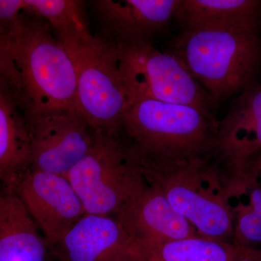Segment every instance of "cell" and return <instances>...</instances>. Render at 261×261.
Wrapping results in <instances>:
<instances>
[{
    "mask_svg": "<svg viewBox=\"0 0 261 261\" xmlns=\"http://www.w3.org/2000/svg\"><path fill=\"white\" fill-rule=\"evenodd\" d=\"M219 120L192 106L128 103L117 138L143 174L205 167L215 159Z\"/></svg>",
    "mask_w": 261,
    "mask_h": 261,
    "instance_id": "1",
    "label": "cell"
},
{
    "mask_svg": "<svg viewBox=\"0 0 261 261\" xmlns=\"http://www.w3.org/2000/svg\"><path fill=\"white\" fill-rule=\"evenodd\" d=\"M0 85L25 115L76 109L69 55L47 20L25 10L10 28L0 29Z\"/></svg>",
    "mask_w": 261,
    "mask_h": 261,
    "instance_id": "2",
    "label": "cell"
},
{
    "mask_svg": "<svg viewBox=\"0 0 261 261\" xmlns=\"http://www.w3.org/2000/svg\"><path fill=\"white\" fill-rule=\"evenodd\" d=\"M179 58L214 106L254 84L261 63L258 30L181 32L168 50Z\"/></svg>",
    "mask_w": 261,
    "mask_h": 261,
    "instance_id": "3",
    "label": "cell"
},
{
    "mask_svg": "<svg viewBox=\"0 0 261 261\" xmlns=\"http://www.w3.org/2000/svg\"><path fill=\"white\" fill-rule=\"evenodd\" d=\"M55 34L74 66L77 111L94 129L117 136L128 105L118 46L91 34L88 27Z\"/></svg>",
    "mask_w": 261,
    "mask_h": 261,
    "instance_id": "4",
    "label": "cell"
},
{
    "mask_svg": "<svg viewBox=\"0 0 261 261\" xmlns=\"http://www.w3.org/2000/svg\"><path fill=\"white\" fill-rule=\"evenodd\" d=\"M65 177L83 204L86 214L116 217L147 186L116 136L97 132L88 153Z\"/></svg>",
    "mask_w": 261,
    "mask_h": 261,
    "instance_id": "5",
    "label": "cell"
},
{
    "mask_svg": "<svg viewBox=\"0 0 261 261\" xmlns=\"http://www.w3.org/2000/svg\"><path fill=\"white\" fill-rule=\"evenodd\" d=\"M128 103L154 100L192 106L214 116V105L179 58L151 42L118 46Z\"/></svg>",
    "mask_w": 261,
    "mask_h": 261,
    "instance_id": "6",
    "label": "cell"
},
{
    "mask_svg": "<svg viewBox=\"0 0 261 261\" xmlns=\"http://www.w3.org/2000/svg\"><path fill=\"white\" fill-rule=\"evenodd\" d=\"M176 212L203 238L234 243L233 215L224 194L219 163L170 174H144Z\"/></svg>",
    "mask_w": 261,
    "mask_h": 261,
    "instance_id": "7",
    "label": "cell"
},
{
    "mask_svg": "<svg viewBox=\"0 0 261 261\" xmlns=\"http://www.w3.org/2000/svg\"><path fill=\"white\" fill-rule=\"evenodd\" d=\"M33 169L66 176L93 145L97 130L76 109L25 115Z\"/></svg>",
    "mask_w": 261,
    "mask_h": 261,
    "instance_id": "8",
    "label": "cell"
},
{
    "mask_svg": "<svg viewBox=\"0 0 261 261\" xmlns=\"http://www.w3.org/2000/svg\"><path fill=\"white\" fill-rule=\"evenodd\" d=\"M15 193L23 201L48 245L58 243L86 214L74 189L62 175L31 168Z\"/></svg>",
    "mask_w": 261,
    "mask_h": 261,
    "instance_id": "9",
    "label": "cell"
},
{
    "mask_svg": "<svg viewBox=\"0 0 261 261\" xmlns=\"http://www.w3.org/2000/svg\"><path fill=\"white\" fill-rule=\"evenodd\" d=\"M48 246L51 261H134L137 251L116 218L89 214Z\"/></svg>",
    "mask_w": 261,
    "mask_h": 261,
    "instance_id": "10",
    "label": "cell"
},
{
    "mask_svg": "<svg viewBox=\"0 0 261 261\" xmlns=\"http://www.w3.org/2000/svg\"><path fill=\"white\" fill-rule=\"evenodd\" d=\"M181 0H98L94 9L103 39L116 46L151 42L166 29Z\"/></svg>",
    "mask_w": 261,
    "mask_h": 261,
    "instance_id": "11",
    "label": "cell"
},
{
    "mask_svg": "<svg viewBox=\"0 0 261 261\" xmlns=\"http://www.w3.org/2000/svg\"><path fill=\"white\" fill-rule=\"evenodd\" d=\"M115 218L134 240L137 250L200 236L159 187L148 183Z\"/></svg>",
    "mask_w": 261,
    "mask_h": 261,
    "instance_id": "12",
    "label": "cell"
},
{
    "mask_svg": "<svg viewBox=\"0 0 261 261\" xmlns=\"http://www.w3.org/2000/svg\"><path fill=\"white\" fill-rule=\"evenodd\" d=\"M261 153V84L240 92L219 121L215 159L228 167L240 166Z\"/></svg>",
    "mask_w": 261,
    "mask_h": 261,
    "instance_id": "13",
    "label": "cell"
},
{
    "mask_svg": "<svg viewBox=\"0 0 261 261\" xmlns=\"http://www.w3.org/2000/svg\"><path fill=\"white\" fill-rule=\"evenodd\" d=\"M32 166L27 116L14 96L0 85V180L3 192L15 193Z\"/></svg>",
    "mask_w": 261,
    "mask_h": 261,
    "instance_id": "14",
    "label": "cell"
},
{
    "mask_svg": "<svg viewBox=\"0 0 261 261\" xmlns=\"http://www.w3.org/2000/svg\"><path fill=\"white\" fill-rule=\"evenodd\" d=\"M16 193L0 197V261H51L45 238Z\"/></svg>",
    "mask_w": 261,
    "mask_h": 261,
    "instance_id": "15",
    "label": "cell"
},
{
    "mask_svg": "<svg viewBox=\"0 0 261 261\" xmlns=\"http://www.w3.org/2000/svg\"><path fill=\"white\" fill-rule=\"evenodd\" d=\"M174 20L181 32L246 29L258 30L260 0H181Z\"/></svg>",
    "mask_w": 261,
    "mask_h": 261,
    "instance_id": "16",
    "label": "cell"
},
{
    "mask_svg": "<svg viewBox=\"0 0 261 261\" xmlns=\"http://www.w3.org/2000/svg\"><path fill=\"white\" fill-rule=\"evenodd\" d=\"M243 252L235 243L197 236L137 249L134 261H235Z\"/></svg>",
    "mask_w": 261,
    "mask_h": 261,
    "instance_id": "17",
    "label": "cell"
},
{
    "mask_svg": "<svg viewBox=\"0 0 261 261\" xmlns=\"http://www.w3.org/2000/svg\"><path fill=\"white\" fill-rule=\"evenodd\" d=\"M245 193L247 200L237 196V204L230 205L233 215L234 243L245 251L261 252V185L256 175L250 171L228 176Z\"/></svg>",
    "mask_w": 261,
    "mask_h": 261,
    "instance_id": "18",
    "label": "cell"
},
{
    "mask_svg": "<svg viewBox=\"0 0 261 261\" xmlns=\"http://www.w3.org/2000/svg\"><path fill=\"white\" fill-rule=\"evenodd\" d=\"M23 10L42 17L54 32L88 27L84 3L77 0H23Z\"/></svg>",
    "mask_w": 261,
    "mask_h": 261,
    "instance_id": "19",
    "label": "cell"
},
{
    "mask_svg": "<svg viewBox=\"0 0 261 261\" xmlns=\"http://www.w3.org/2000/svg\"><path fill=\"white\" fill-rule=\"evenodd\" d=\"M23 10V0H0V29L14 25Z\"/></svg>",
    "mask_w": 261,
    "mask_h": 261,
    "instance_id": "20",
    "label": "cell"
},
{
    "mask_svg": "<svg viewBox=\"0 0 261 261\" xmlns=\"http://www.w3.org/2000/svg\"><path fill=\"white\" fill-rule=\"evenodd\" d=\"M246 164L256 175L257 179L261 185V153L253 159L250 160Z\"/></svg>",
    "mask_w": 261,
    "mask_h": 261,
    "instance_id": "21",
    "label": "cell"
},
{
    "mask_svg": "<svg viewBox=\"0 0 261 261\" xmlns=\"http://www.w3.org/2000/svg\"><path fill=\"white\" fill-rule=\"evenodd\" d=\"M235 261H257L253 257L251 256L250 254L247 253L245 250H243V253L238 257Z\"/></svg>",
    "mask_w": 261,
    "mask_h": 261,
    "instance_id": "22",
    "label": "cell"
},
{
    "mask_svg": "<svg viewBox=\"0 0 261 261\" xmlns=\"http://www.w3.org/2000/svg\"><path fill=\"white\" fill-rule=\"evenodd\" d=\"M250 255L257 261H261V252L260 253H250Z\"/></svg>",
    "mask_w": 261,
    "mask_h": 261,
    "instance_id": "23",
    "label": "cell"
}]
</instances>
